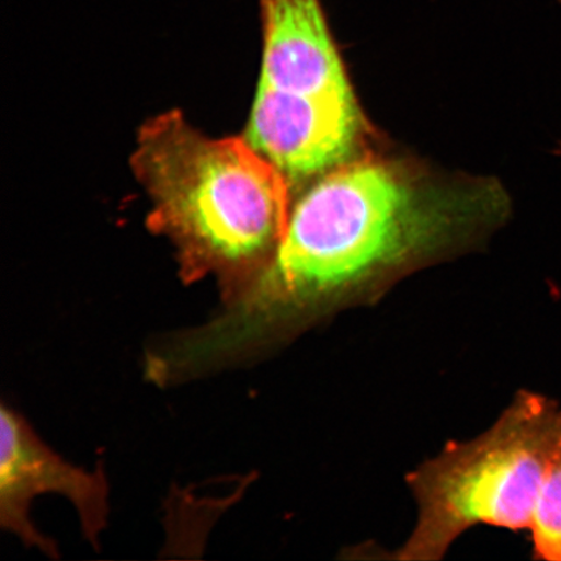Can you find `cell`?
I'll use <instances>...</instances> for the list:
<instances>
[{
  "instance_id": "8992f818",
  "label": "cell",
  "mask_w": 561,
  "mask_h": 561,
  "mask_svg": "<svg viewBox=\"0 0 561 561\" xmlns=\"http://www.w3.org/2000/svg\"><path fill=\"white\" fill-rule=\"evenodd\" d=\"M259 87L355 102L321 0H263Z\"/></svg>"
},
{
  "instance_id": "52a82bcc",
  "label": "cell",
  "mask_w": 561,
  "mask_h": 561,
  "mask_svg": "<svg viewBox=\"0 0 561 561\" xmlns=\"http://www.w3.org/2000/svg\"><path fill=\"white\" fill-rule=\"evenodd\" d=\"M529 531L537 559L561 561V442L546 474Z\"/></svg>"
},
{
  "instance_id": "277c9868",
  "label": "cell",
  "mask_w": 561,
  "mask_h": 561,
  "mask_svg": "<svg viewBox=\"0 0 561 561\" xmlns=\"http://www.w3.org/2000/svg\"><path fill=\"white\" fill-rule=\"evenodd\" d=\"M65 496L79 515L87 541L98 547L110 515V486L102 468L70 465L42 440L23 415L2 404L0 411V525L21 542L59 558L54 539L39 531L31 517L35 497Z\"/></svg>"
},
{
  "instance_id": "6da1fadb",
  "label": "cell",
  "mask_w": 561,
  "mask_h": 561,
  "mask_svg": "<svg viewBox=\"0 0 561 561\" xmlns=\"http://www.w3.org/2000/svg\"><path fill=\"white\" fill-rule=\"evenodd\" d=\"M501 188L357 158L313 181L257 276L205 324L172 335L186 377L261 356L335 306L471 240L501 219Z\"/></svg>"
},
{
  "instance_id": "ba28073f",
  "label": "cell",
  "mask_w": 561,
  "mask_h": 561,
  "mask_svg": "<svg viewBox=\"0 0 561 561\" xmlns=\"http://www.w3.org/2000/svg\"><path fill=\"white\" fill-rule=\"evenodd\" d=\"M262 2H263V0H259V3H262Z\"/></svg>"
},
{
  "instance_id": "5b68a950",
  "label": "cell",
  "mask_w": 561,
  "mask_h": 561,
  "mask_svg": "<svg viewBox=\"0 0 561 561\" xmlns=\"http://www.w3.org/2000/svg\"><path fill=\"white\" fill-rule=\"evenodd\" d=\"M363 137L356 102L259 87L244 139L291 185L319 180L359 158Z\"/></svg>"
},
{
  "instance_id": "3957f363",
  "label": "cell",
  "mask_w": 561,
  "mask_h": 561,
  "mask_svg": "<svg viewBox=\"0 0 561 561\" xmlns=\"http://www.w3.org/2000/svg\"><path fill=\"white\" fill-rule=\"evenodd\" d=\"M561 442V405L522 391L480 437L445 448L410 476L419 516L398 560H437L476 525L530 530Z\"/></svg>"
},
{
  "instance_id": "7a4b0ae2",
  "label": "cell",
  "mask_w": 561,
  "mask_h": 561,
  "mask_svg": "<svg viewBox=\"0 0 561 561\" xmlns=\"http://www.w3.org/2000/svg\"><path fill=\"white\" fill-rule=\"evenodd\" d=\"M133 168L150 196V227L178 250L182 278L214 276L224 304L283 241L289 182L245 139L209 138L167 112L140 130Z\"/></svg>"
}]
</instances>
